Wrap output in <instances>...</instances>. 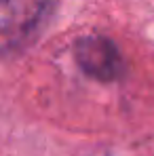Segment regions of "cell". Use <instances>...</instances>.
<instances>
[{
	"instance_id": "obj_1",
	"label": "cell",
	"mask_w": 154,
	"mask_h": 156,
	"mask_svg": "<svg viewBox=\"0 0 154 156\" xmlns=\"http://www.w3.org/2000/svg\"><path fill=\"white\" fill-rule=\"evenodd\" d=\"M74 57L82 72L99 82H112L123 72V57L118 47L99 34L78 38L74 44Z\"/></svg>"
},
{
	"instance_id": "obj_2",
	"label": "cell",
	"mask_w": 154,
	"mask_h": 156,
	"mask_svg": "<svg viewBox=\"0 0 154 156\" xmlns=\"http://www.w3.org/2000/svg\"><path fill=\"white\" fill-rule=\"evenodd\" d=\"M49 0H0V38H19L32 32Z\"/></svg>"
}]
</instances>
